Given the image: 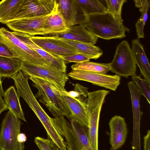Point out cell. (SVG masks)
<instances>
[{
	"instance_id": "obj_27",
	"label": "cell",
	"mask_w": 150,
	"mask_h": 150,
	"mask_svg": "<svg viewBox=\"0 0 150 150\" xmlns=\"http://www.w3.org/2000/svg\"><path fill=\"white\" fill-rule=\"evenodd\" d=\"M142 6L139 10L141 15L135 25L137 34L138 38H144V28L148 18V11L150 4L149 0H142Z\"/></svg>"
},
{
	"instance_id": "obj_34",
	"label": "cell",
	"mask_w": 150,
	"mask_h": 150,
	"mask_svg": "<svg viewBox=\"0 0 150 150\" xmlns=\"http://www.w3.org/2000/svg\"><path fill=\"white\" fill-rule=\"evenodd\" d=\"M1 78L0 76V115L2 112L8 109L4 100L2 98L5 92L3 88Z\"/></svg>"
},
{
	"instance_id": "obj_16",
	"label": "cell",
	"mask_w": 150,
	"mask_h": 150,
	"mask_svg": "<svg viewBox=\"0 0 150 150\" xmlns=\"http://www.w3.org/2000/svg\"><path fill=\"white\" fill-rule=\"evenodd\" d=\"M56 1L68 28L80 25L84 21L86 16L79 6L76 0H59Z\"/></svg>"
},
{
	"instance_id": "obj_13",
	"label": "cell",
	"mask_w": 150,
	"mask_h": 150,
	"mask_svg": "<svg viewBox=\"0 0 150 150\" xmlns=\"http://www.w3.org/2000/svg\"><path fill=\"white\" fill-rule=\"evenodd\" d=\"M30 38L41 48L57 57L80 53L73 48L60 41L53 36H30Z\"/></svg>"
},
{
	"instance_id": "obj_18",
	"label": "cell",
	"mask_w": 150,
	"mask_h": 150,
	"mask_svg": "<svg viewBox=\"0 0 150 150\" xmlns=\"http://www.w3.org/2000/svg\"><path fill=\"white\" fill-rule=\"evenodd\" d=\"M12 33L24 43L42 57L49 66L62 72H66L67 66L61 58L48 53L38 46L30 39L29 35L21 33L14 32Z\"/></svg>"
},
{
	"instance_id": "obj_21",
	"label": "cell",
	"mask_w": 150,
	"mask_h": 150,
	"mask_svg": "<svg viewBox=\"0 0 150 150\" xmlns=\"http://www.w3.org/2000/svg\"><path fill=\"white\" fill-rule=\"evenodd\" d=\"M132 43L131 49L136 64L139 69L141 75L150 84V66L143 46L138 38L133 40Z\"/></svg>"
},
{
	"instance_id": "obj_20",
	"label": "cell",
	"mask_w": 150,
	"mask_h": 150,
	"mask_svg": "<svg viewBox=\"0 0 150 150\" xmlns=\"http://www.w3.org/2000/svg\"><path fill=\"white\" fill-rule=\"evenodd\" d=\"M52 36L93 45L96 44L98 38L81 25L69 27L65 31Z\"/></svg>"
},
{
	"instance_id": "obj_19",
	"label": "cell",
	"mask_w": 150,
	"mask_h": 150,
	"mask_svg": "<svg viewBox=\"0 0 150 150\" xmlns=\"http://www.w3.org/2000/svg\"><path fill=\"white\" fill-rule=\"evenodd\" d=\"M65 21L56 3L53 11L49 14L44 23L43 30L44 35H53L66 31L68 29Z\"/></svg>"
},
{
	"instance_id": "obj_9",
	"label": "cell",
	"mask_w": 150,
	"mask_h": 150,
	"mask_svg": "<svg viewBox=\"0 0 150 150\" xmlns=\"http://www.w3.org/2000/svg\"><path fill=\"white\" fill-rule=\"evenodd\" d=\"M56 3L54 0H23L15 12L0 22L5 24L13 21L48 15L53 10Z\"/></svg>"
},
{
	"instance_id": "obj_26",
	"label": "cell",
	"mask_w": 150,
	"mask_h": 150,
	"mask_svg": "<svg viewBox=\"0 0 150 150\" xmlns=\"http://www.w3.org/2000/svg\"><path fill=\"white\" fill-rule=\"evenodd\" d=\"M72 70H81L106 74L110 70L109 63L86 62L76 63L71 66Z\"/></svg>"
},
{
	"instance_id": "obj_4",
	"label": "cell",
	"mask_w": 150,
	"mask_h": 150,
	"mask_svg": "<svg viewBox=\"0 0 150 150\" xmlns=\"http://www.w3.org/2000/svg\"><path fill=\"white\" fill-rule=\"evenodd\" d=\"M14 82L19 97H21L32 110L45 128L47 134L52 135L57 131L51 118L42 108L30 89L28 76L22 70L11 78Z\"/></svg>"
},
{
	"instance_id": "obj_10",
	"label": "cell",
	"mask_w": 150,
	"mask_h": 150,
	"mask_svg": "<svg viewBox=\"0 0 150 150\" xmlns=\"http://www.w3.org/2000/svg\"><path fill=\"white\" fill-rule=\"evenodd\" d=\"M67 75L73 79L88 82L114 91L120 83V77L116 74L110 75L81 70H72Z\"/></svg>"
},
{
	"instance_id": "obj_28",
	"label": "cell",
	"mask_w": 150,
	"mask_h": 150,
	"mask_svg": "<svg viewBox=\"0 0 150 150\" xmlns=\"http://www.w3.org/2000/svg\"><path fill=\"white\" fill-rule=\"evenodd\" d=\"M23 0H3L0 2V21L4 19L15 12Z\"/></svg>"
},
{
	"instance_id": "obj_2",
	"label": "cell",
	"mask_w": 150,
	"mask_h": 150,
	"mask_svg": "<svg viewBox=\"0 0 150 150\" xmlns=\"http://www.w3.org/2000/svg\"><path fill=\"white\" fill-rule=\"evenodd\" d=\"M55 126L64 138L67 150H93L88 138V128L61 116L51 118Z\"/></svg>"
},
{
	"instance_id": "obj_5",
	"label": "cell",
	"mask_w": 150,
	"mask_h": 150,
	"mask_svg": "<svg viewBox=\"0 0 150 150\" xmlns=\"http://www.w3.org/2000/svg\"><path fill=\"white\" fill-rule=\"evenodd\" d=\"M21 70L28 76L48 81L59 91L67 92L65 86L69 78L66 72L51 66L36 64L23 61L22 62Z\"/></svg>"
},
{
	"instance_id": "obj_29",
	"label": "cell",
	"mask_w": 150,
	"mask_h": 150,
	"mask_svg": "<svg viewBox=\"0 0 150 150\" xmlns=\"http://www.w3.org/2000/svg\"><path fill=\"white\" fill-rule=\"evenodd\" d=\"M107 12L114 16L119 20L123 22L121 17V11L123 4L126 0H106Z\"/></svg>"
},
{
	"instance_id": "obj_11",
	"label": "cell",
	"mask_w": 150,
	"mask_h": 150,
	"mask_svg": "<svg viewBox=\"0 0 150 150\" xmlns=\"http://www.w3.org/2000/svg\"><path fill=\"white\" fill-rule=\"evenodd\" d=\"M103 102L98 99L89 100L87 103L88 118V138L93 150H98V130L100 112Z\"/></svg>"
},
{
	"instance_id": "obj_24",
	"label": "cell",
	"mask_w": 150,
	"mask_h": 150,
	"mask_svg": "<svg viewBox=\"0 0 150 150\" xmlns=\"http://www.w3.org/2000/svg\"><path fill=\"white\" fill-rule=\"evenodd\" d=\"M22 62L18 57L0 56V76L12 78L21 70Z\"/></svg>"
},
{
	"instance_id": "obj_22",
	"label": "cell",
	"mask_w": 150,
	"mask_h": 150,
	"mask_svg": "<svg viewBox=\"0 0 150 150\" xmlns=\"http://www.w3.org/2000/svg\"><path fill=\"white\" fill-rule=\"evenodd\" d=\"M53 36L60 41L75 49L80 53L88 56L91 59H96L103 54L102 50L94 45Z\"/></svg>"
},
{
	"instance_id": "obj_17",
	"label": "cell",
	"mask_w": 150,
	"mask_h": 150,
	"mask_svg": "<svg viewBox=\"0 0 150 150\" xmlns=\"http://www.w3.org/2000/svg\"><path fill=\"white\" fill-rule=\"evenodd\" d=\"M109 125L110 150H117L125 141L127 133V125L124 118L115 115L110 120Z\"/></svg>"
},
{
	"instance_id": "obj_15",
	"label": "cell",
	"mask_w": 150,
	"mask_h": 150,
	"mask_svg": "<svg viewBox=\"0 0 150 150\" xmlns=\"http://www.w3.org/2000/svg\"><path fill=\"white\" fill-rule=\"evenodd\" d=\"M67 92L60 91L61 96L71 113L68 119H71L80 124L88 127L87 112V100L74 98L69 96Z\"/></svg>"
},
{
	"instance_id": "obj_32",
	"label": "cell",
	"mask_w": 150,
	"mask_h": 150,
	"mask_svg": "<svg viewBox=\"0 0 150 150\" xmlns=\"http://www.w3.org/2000/svg\"><path fill=\"white\" fill-rule=\"evenodd\" d=\"M62 59L65 64L70 62L78 63L89 61L91 59L88 56L81 54L78 53L72 55L58 56Z\"/></svg>"
},
{
	"instance_id": "obj_36",
	"label": "cell",
	"mask_w": 150,
	"mask_h": 150,
	"mask_svg": "<svg viewBox=\"0 0 150 150\" xmlns=\"http://www.w3.org/2000/svg\"><path fill=\"white\" fill-rule=\"evenodd\" d=\"M27 138L25 134L23 133H20L17 136V140L21 143H24L26 141Z\"/></svg>"
},
{
	"instance_id": "obj_25",
	"label": "cell",
	"mask_w": 150,
	"mask_h": 150,
	"mask_svg": "<svg viewBox=\"0 0 150 150\" xmlns=\"http://www.w3.org/2000/svg\"><path fill=\"white\" fill-rule=\"evenodd\" d=\"M76 1L86 16L107 12L106 7L99 0H76Z\"/></svg>"
},
{
	"instance_id": "obj_33",
	"label": "cell",
	"mask_w": 150,
	"mask_h": 150,
	"mask_svg": "<svg viewBox=\"0 0 150 150\" xmlns=\"http://www.w3.org/2000/svg\"><path fill=\"white\" fill-rule=\"evenodd\" d=\"M0 56L18 58L16 54L12 51L6 45L0 41Z\"/></svg>"
},
{
	"instance_id": "obj_37",
	"label": "cell",
	"mask_w": 150,
	"mask_h": 150,
	"mask_svg": "<svg viewBox=\"0 0 150 150\" xmlns=\"http://www.w3.org/2000/svg\"><path fill=\"white\" fill-rule=\"evenodd\" d=\"M134 1L135 2V6L136 7L140 8L142 6V0H134Z\"/></svg>"
},
{
	"instance_id": "obj_14",
	"label": "cell",
	"mask_w": 150,
	"mask_h": 150,
	"mask_svg": "<svg viewBox=\"0 0 150 150\" xmlns=\"http://www.w3.org/2000/svg\"><path fill=\"white\" fill-rule=\"evenodd\" d=\"M127 85L129 90L133 113V132L132 147V150H141L140 121L142 112L140 110V99L142 94L133 81H129Z\"/></svg>"
},
{
	"instance_id": "obj_31",
	"label": "cell",
	"mask_w": 150,
	"mask_h": 150,
	"mask_svg": "<svg viewBox=\"0 0 150 150\" xmlns=\"http://www.w3.org/2000/svg\"><path fill=\"white\" fill-rule=\"evenodd\" d=\"M34 142L40 150H60L49 138L40 137H35Z\"/></svg>"
},
{
	"instance_id": "obj_30",
	"label": "cell",
	"mask_w": 150,
	"mask_h": 150,
	"mask_svg": "<svg viewBox=\"0 0 150 150\" xmlns=\"http://www.w3.org/2000/svg\"><path fill=\"white\" fill-rule=\"evenodd\" d=\"M133 81L139 90L146 99L150 104V84L144 79L140 76H132Z\"/></svg>"
},
{
	"instance_id": "obj_35",
	"label": "cell",
	"mask_w": 150,
	"mask_h": 150,
	"mask_svg": "<svg viewBox=\"0 0 150 150\" xmlns=\"http://www.w3.org/2000/svg\"><path fill=\"white\" fill-rule=\"evenodd\" d=\"M144 150H150V130H148L144 137Z\"/></svg>"
},
{
	"instance_id": "obj_23",
	"label": "cell",
	"mask_w": 150,
	"mask_h": 150,
	"mask_svg": "<svg viewBox=\"0 0 150 150\" xmlns=\"http://www.w3.org/2000/svg\"><path fill=\"white\" fill-rule=\"evenodd\" d=\"M4 100L8 109L19 119L26 122L17 93L14 86H12L5 92Z\"/></svg>"
},
{
	"instance_id": "obj_8",
	"label": "cell",
	"mask_w": 150,
	"mask_h": 150,
	"mask_svg": "<svg viewBox=\"0 0 150 150\" xmlns=\"http://www.w3.org/2000/svg\"><path fill=\"white\" fill-rule=\"evenodd\" d=\"M109 64L110 71L119 76L126 78L137 76L136 64L126 40H123L117 45L113 58Z\"/></svg>"
},
{
	"instance_id": "obj_7",
	"label": "cell",
	"mask_w": 150,
	"mask_h": 150,
	"mask_svg": "<svg viewBox=\"0 0 150 150\" xmlns=\"http://www.w3.org/2000/svg\"><path fill=\"white\" fill-rule=\"evenodd\" d=\"M21 125L20 119L12 112L6 113L1 126L0 150H24V144L17 140Z\"/></svg>"
},
{
	"instance_id": "obj_3",
	"label": "cell",
	"mask_w": 150,
	"mask_h": 150,
	"mask_svg": "<svg viewBox=\"0 0 150 150\" xmlns=\"http://www.w3.org/2000/svg\"><path fill=\"white\" fill-rule=\"evenodd\" d=\"M29 79L38 90L35 97L40 98L39 101L44 104L54 117L63 116L69 119L71 113L61 97L60 91L47 81L31 76Z\"/></svg>"
},
{
	"instance_id": "obj_1",
	"label": "cell",
	"mask_w": 150,
	"mask_h": 150,
	"mask_svg": "<svg viewBox=\"0 0 150 150\" xmlns=\"http://www.w3.org/2000/svg\"><path fill=\"white\" fill-rule=\"evenodd\" d=\"M80 25L97 38L106 40L125 38L129 31L123 22L107 12L87 15Z\"/></svg>"
},
{
	"instance_id": "obj_6",
	"label": "cell",
	"mask_w": 150,
	"mask_h": 150,
	"mask_svg": "<svg viewBox=\"0 0 150 150\" xmlns=\"http://www.w3.org/2000/svg\"><path fill=\"white\" fill-rule=\"evenodd\" d=\"M0 41L22 61L36 64L49 66L46 61L36 51L16 36L12 32L4 27L0 28Z\"/></svg>"
},
{
	"instance_id": "obj_12",
	"label": "cell",
	"mask_w": 150,
	"mask_h": 150,
	"mask_svg": "<svg viewBox=\"0 0 150 150\" xmlns=\"http://www.w3.org/2000/svg\"><path fill=\"white\" fill-rule=\"evenodd\" d=\"M49 14L13 21L5 24L14 32L23 33L31 36L44 35L43 27Z\"/></svg>"
}]
</instances>
